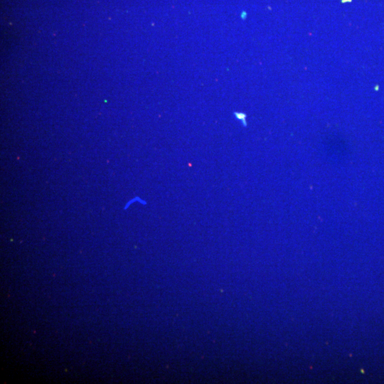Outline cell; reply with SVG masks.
Returning <instances> with one entry per match:
<instances>
[{
    "mask_svg": "<svg viewBox=\"0 0 384 384\" xmlns=\"http://www.w3.org/2000/svg\"><path fill=\"white\" fill-rule=\"evenodd\" d=\"M245 14H246L245 13H243V14L242 13V17L243 19L245 18V16H246Z\"/></svg>",
    "mask_w": 384,
    "mask_h": 384,
    "instance_id": "cell-2",
    "label": "cell"
},
{
    "mask_svg": "<svg viewBox=\"0 0 384 384\" xmlns=\"http://www.w3.org/2000/svg\"><path fill=\"white\" fill-rule=\"evenodd\" d=\"M234 114L238 119L241 120L242 123L243 124V126L245 127L247 126V123L245 120L246 114L245 113L235 112Z\"/></svg>",
    "mask_w": 384,
    "mask_h": 384,
    "instance_id": "cell-1",
    "label": "cell"
}]
</instances>
